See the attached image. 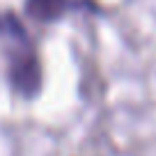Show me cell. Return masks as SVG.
I'll list each match as a JSON object with an SVG mask.
<instances>
[{
    "label": "cell",
    "instance_id": "6da1fadb",
    "mask_svg": "<svg viewBox=\"0 0 156 156\" xmlns=\"http://www.w3.org/2000/svg\"><path fill=\"white\" fill-rule=\"evenodd\" d=\"M0 39L5 41L9 53V80L16 92L23 97H34L41 87V71H39L37 55L28 39V32L14 14H0Z\"/></svg>",
    "mask_w": 156,
    "mask_h": 156
},
{
    "label": "cell",
    "instance_id": "7a4b0ae2",
    "mask_svg": "<svg viewBox=\"0 0 156 156\" xmlns=\"http://www.w3.org/2000/svg\"><path fill=\"white\" fill-rule=\"evenodd\" d=\"M64 9H67V0H28L25 2V12L41 23H51L60 19Z\"/></svg>",
    "mask_w": 156,
    "mask_h": 156
}]
</instances>
